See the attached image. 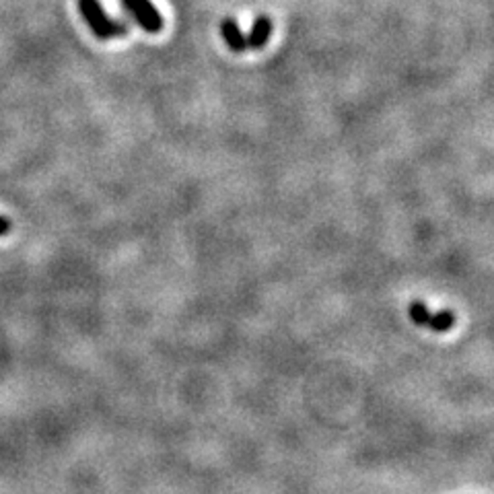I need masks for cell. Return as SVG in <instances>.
Returning <instances> with one entry per match:
<instances>
[{
	"label": "cell",
	"mask_w": 494,
	"mask_h": 494,
	"mask_svg": "<svg viewBox=\"0 0 494 494\" xmlns=\"http://www.w3.org/2000/svg\"><path fill=\"white\" fill-rule=\"evenodd\" d=\"M221 36L222 39H225V44L231 47L233 52L241 54L247 50V39H246V33L241 31L239 23L235 21L233 17H227L225 21L221 23Z\"/></svg>",
	"instance_id": "277c9868"
},
{
	"label": "cell",
	"mask_w": 494,
	"mask_h": 494,
	"mask_svg": "<svg viewBox=\"0 0 494 494\" xmlns=\"http://www.w3.org/2000/svg\"><path fill=\"white\" fill-rule=\"evenodd\" d=\"M11 221L9 219H6V216H3V214H0V237H3V235H9L11 233Z\"/></svg>",
	"instance_id": "8992f818"
},
{
	"label": "cell",
	"mask_w": 494,
	"mask_h": 494,
	"mask_svg": "<svg viewBox=\"0 0 494 494\" xmlns=\"http://www.w3.org/2000/svg\"><path fill=\"white\" fill-rule=\"evenodd\" d=\"M408 317L416 326L429 328L437 334H445L456 326V314L451 309L431 311L423 301H412L408 306Z\"/></svg>",
	"instance_id": "7a4b0ae2"
},
{
	"label": "cell",
	"mask_w": 494,
	"mask_h": 494,
	"mask_svg": "<svg viewBox=\"0 0 494 494\" xmlns=\"http://www.w3.org/2000/svg\"><path fill=\"white\" fill-rule=\"evenodd\" d=\"M121 4L147 33H159L163 29V17L151 0H121Z\"/></svg>",
	"instance_id": "3957f363"
},
{
	"label": "cell",
	"mask_w": 494,
	"mask_h": 494,
	"mask_svg": "<svg viewBox=\"0 0 494 494\" xmlns=\"http://www.w3.org/2000/svg\"><path fill=\"white\" fill-rule=\"evenodd\" d=\"M79 11L83 15L85 23L89 25L95 38L99 39H112V38H124L128 33V25L121 21H113L107 15L99 0H77Z\"/></svg>",
	"instance_id": "6da1fadb"
},
{
	"label": "cell",
	"mask_w": 494,
	"mask_h": 494,
	"mask_svg": "<svg viewBox=\"0 0 494 494\" xmlns=\"http://www.w3.org/2000/svg\"><path fill=\"white\" fill-rule=\"evenodd\" d=\"M270 33H272V21H270V17H266V15L255 17L252 31L246 36L249 50H260V47L266 46L270 39Z\"/></svg>",
	"instance_id": "5b68a950"
}]
</instances>
